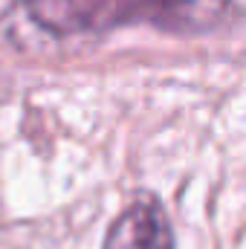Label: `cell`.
<instances>
[{
  "instance_id": "obj_2",
  "label": "cell",
  "mask_w": 246,
  "mask_h": 249,
  "mask_svg": "<svg viewBox=\"0 0 246 249\" xmlns=\"http://www.w3.org/2000/svg\"><path fill=\"white\" fill-rule=\"evenodd\" d=\"M105 249H174V232L162 206L151 197L130 203L113 220Z\"/></svg>"
},
{
  "instance_id": "obj_1",
  "label": "cell",
  "mask_w": 246,
  "mask_h": 249,
  "mask_svg": "<svg viewBox=\"0 0 246 249\" xmlns=\"http://www.w3.org/2000/svg\"><path fill=\"white\" fill-rule=\"evenodd\" d=\"M35 26L55 38L102 35L130 23L165 32H209L232 15L226 0H23Z\"/></svg>"
}]
</instances>
